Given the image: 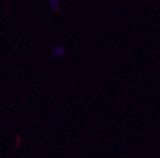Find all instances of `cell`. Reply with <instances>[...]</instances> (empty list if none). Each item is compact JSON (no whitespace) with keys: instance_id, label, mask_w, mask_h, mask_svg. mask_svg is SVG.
<instances>
[{"instance_id":"cell-1","label":"cell","mask_w":160,"mask_h":158,"mask_svg":"<svg viewBox=\"0 0 160 158\" xmlns=\"http://www.w3.org/2000/svg\"><path fill=\"white\" fill-rule=\"evenodd\" d=\"M52 53H53V57H57V58H62L65 57V47H62V45H55V47L52 49Z\"/></svg>"},{"instance_id":"cell-2","label":"cell","mask_w":160,"mask_h":158,"mask_svg":"<svg viewBox=\"0 0 160 158\" xmlns=\"http://www.w3.org/2000/svg\"><path fill=\"white\" fill-rule=\"evenodd\" d=\"M49 8H50V10L58 12V10H60V3H58V0H49Z\"/></svg>"}]
</instances>
